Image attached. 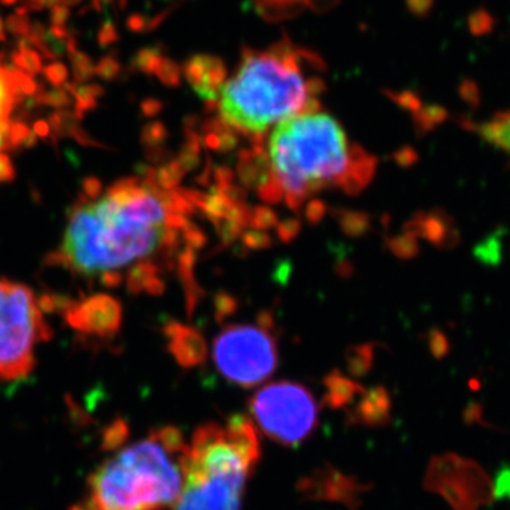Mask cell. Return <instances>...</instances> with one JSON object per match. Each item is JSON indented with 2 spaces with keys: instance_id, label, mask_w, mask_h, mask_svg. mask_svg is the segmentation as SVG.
I'll return each mask as SVG.
<instances>
[{
  "instance_id": "34",
  "label": "cell",
  "mask_w": 510,
  "mask_h": 510,
  "mask_svg": "<svg viewBox=\"0 0 510 510\" xmlns=\"http://www.w3.org/2000/svg\"><path fill=\"white\" fill-rule=\"evenodd\" d=\"M16 177L12 159L6 153L0 152V183L13 182Z\"/></svg>"
},
{
  "instance_id": "20",
  "label": "cell",
  "mask_w": 510,
  "mask_h": 510,
  "mask_svg": "<svg viewBox=\"0 0 510 510\" xmlns=\"http://www.w3.org/2000/svg\"><path fill=\"white\" fill-rule=\"evenodd\" d=\"M70 62H71V69H73V83L86 84L95 76V64L93 59L86 53L79 52L78 49L70 53Z\"/></svg>"
},
{
  "instance_id": "41",
  "label": "cell",
  "mask_w": 510,
  "mask_h": 510,
  "mask_svg": "<svg viewBox=\"0 0 510 510\" xmlns=\"http://www.w3.org/2000/svg\"><path fill=\"white\" fill-rule=\"evenodd\" d=\"M115 0H93L94 9L97 12H103L105 6L114 4Z\"/></svg>"
},
{
  "instance_id": "12",
  "label": "cell",
  "mask_w": 510,
  "mask_h": 510,
  "mask_svg": "<svg viewBox=\"0 0 510 510\" xmlns=\"http://www.w3.org/2000/svg\"><path fill=\"white\" fill-rule=\"evenodd\" d=\"M169 350L183 367L202 365L206 358V345L201 334L182 325L172 324L166 328Z\"/></svg>"
},
{
  "instance_id": "26",
  "label": "cell",
  "mask_w": 510,
  "mask_h": 510,
  "mask_svg": "<svg viewBox=\"0 0 510 510\" xmlns=\"http://www.w3.org/2000/svg\"><path fill=\"white\" fill-rule=\"evenodd\" d=\"M43 73H45V79L52 84L54 88H62L66 86L67 79H69V69L66 64L62 62H53L47 66L43 67Z\"/></svg>"
},
{
  "instance_id": "40",
  "label": "cell",
  "mask_w": 510,
  "mask_h": 510,
  "mask_svg": "<svg viewBox=\"0 0 510 510\" xmlns=\"http://www.w3.org/2000/svg\"><path fill=\"white\" fill-rule=\"evenodd\" d=\"M33 132L37 135V138L47 139L52 136V129H50L49 122L45 119H38L33 125Z\"/></svg>"
},
{
  "instance_id": "18",
  "label": "cell",
  "mask_w": 510,
  "mask_h": 510,
  "mask_svg": "<svg viewBox=\"0 0 510 510\" xmlns=\"http://www.w3.org/2000/svg\"><path fill=\"white\" fill-rule=\"evenodd\" d=\"M478 132L490 145L497 146L510 155V110L483 122L478 127Z\"/></svg>"
},
{
  "instance_id": "9",
  "label": "cell",
  "mask_w": 510,
  "mask_h": 510,
  "mask_svg": "<svg viewBox=\"0 0 510 510\" xmlns=\"http://www.w3.org/2000/svg\"><path fill=\"white\" fill-rule=\"evenodd\" d=\"M70 328L88 336L114 338L121 328V304L107 293H98L77 302L76 307L62 315Z\"/></svg>"
},
{
  "instance_id": "14",
  "label": "cell",
  "mask_w": 510,
  "mask_h": 510,
  "mask_svg": "<svg viewBox=\"0 0 510 510\" xmlns=\"http://www.w3.org/2000/svg\"><path fill=\"white\" fill-rule=\"evenodd\" d=\"M325 404L333 410L348 407L358 394L365 393V387L352 379L343 376L341 373L333 372L325 379Z\"/></svg>"
},
{
  "instance_id": "35",
  "label": "cell",
  "mask_w": 510,
  "mask_h": 510,
  "mask_svg": "<svg viewBox=\"0 0 510 510\" xmlns=\"http://www.w3.org/2000/svg\"><path fill=\"white\" fill-rule=\"evenodd\" d=\"M148 21L149 18H146L145 14L132 13L127 19L128 30L132 31V33H145L148 31Z\"/></svg>"
},
{
  "instance_id": "30",
  "label": "cell",
  "mask_w": 510,
  "mask_h": 510,
  "mask_svg": "<svg viewBox=\"0 0 510 510\" xmlns=\"http://www.w3.org/2000/svg\"><path fill=\"white\" fill-rule=\"evenodd\" d=\"M118 40H119V33H118L117 26L114 25V21H111L110 18L105 19L100 30H98V45L103 49H105V47L115 45Z\"/></svg>"
},
{
  "instance_id": "11",
  "label": "cell",
  "mask_w": 510,
  "mask_h": 510,
  "mask_svg": "<svg viewBox=\"0 0 510 510\" xmlns=\"http://www.w3.org/2000/svg\"><path fill=\"white\" fill-rule=\"evenodd\" d=\"M185 76L197 93L216 100L218 91L227 79V69L218 57L197 54L190 57L185 64Z\"/></svg>"
},
{
  "instance_id": "27",
  "label": "cell",
  "mask_w": 510,
  "mask_h": 510,
  "mask_svg": "<svg viewBox=\"0 0 510 510\" xmlns=\"http://www.w3.org/2000/svg\"><path fill=\"white\" fill-rule=\"evenodd\" d=\"M9 71H11L12 76H13L14 83L18 86L19 95H25V97H33V95H37L40 91H38L37 83L35 79L31 78L29 74L23 73L21 70L16 69V67H7Z\"/></svg>"
},
{
  "instance_id": "23",
  "label": "cell",
  "mask_w": 510,
  "mask_h": 510,
  "mask_svg": "<svg viewBox=\"0 0 510 510\" xmlns=\"http://www.w3.org/2000/svg\"><path fill=\"white\" fill-rule=\"evenodd\" d=\"M160 62H162V55H160L159 47H145L135 54L132 66L142 73L152 74L155 73Z\"/></svg>"
},
{
  "instance_id": "17",
  "label": "cell",
  "mask_w": 510,
  "mask_h": 510,
  "mask_svg": "<svg viewBox=\"0 0 510 510\" xmlns=\"http://www.w3.org/2000/svg\"><path fill=\"white\" fill-rule=\"evenodd\" d=\"M64 88L74 98L73 112L78 121L83 119L86 112L98 107V100L103 95V86L95 83H67Z\"/></svg>"
},
{
  "instance_id": "25",
  "label": "cell",
  "mask_w": 510,
  "mask_h": 510,
  "mask_svg": "<svg viewBox=\"0 0 510 510\" xmlns=\"http://www.w3.org/2000/svg\"><path fill=\"white\" fill-rule=\"evenodd\" d=\"M121 70V62L118 60L114 53H111V54L103 57V59L98 62V64H95V76L105 79V81H112V79L119 76Z\"/></svg>"
},
{
  "instance_id": "24",
  "label": "cell",
  "mask_w": 510,
  "mask_h": 510,
  "mask_svg": "<svg viewBox=\"0 0 510 510\" xmlns=\"http://www.w3.org/2000/svg\"><path fill=\"white\" fill-rule=\"evenodd\" d=\"M31 132L33 129H30L25 122H9L4 149L26 148Z\"/></svg>"
},
{
  "instance_id": "28",
  "label": "cell",
  "mask_w": 510,
  "mask_h": 510,
  "mask_svg": "<svg viewBox=\"0 0 510 510\" xmlns=\"http://www.w3.org/2000/svg\"><path fill=\"white\" fill-rule=\"evenodd\" d=\"M166 86H177L180 81V67L170 59H162L155 71Z\"/></svg>"
},
{
  "instance_id": "10",
  "label": "cell",
  "mask_w": 510,
  "mask_h": 510,
  "mask_svg": "<svg viewBox=\"0 0 510 510\" xmlns=\"http://www.w3.org/2000/svg\"><path fill=\"white\" fill-rule=\"evenodd\" d=\"M367 489L369 488L365 483L339 473L331 465L317 469L298 483V490L307 499L338 502L349 509L360 506L363 493Z\"/></svg>"
},
{
  "instance_id": "19",
  "label": "cell",
  "mask_w": 510,
  "mask_h": 510,
  "mask_svg": "<svg viewBox=\"0 0 510 510\" xmlns=\"http://www.w3.org/2000/svg\"><path fill=\"white\" fill-rule=\"evenodd\" d=\"M128 435H129V427L128 423L122 418H117L108 425L103 432V451H114L119 448L125 441H127Z\"/></svg>"
},
{
  "instance_id": "13",
  "label": "cell",
  "mask_w": 510,
  "mask_h": 510,
  "mask_svg": "<svg viewBox=\"0 0 510 510\" xmlns=\"http://www.w3.org/2000/svg\"><path fill=\"white\" fill-rule=\"evenodd\" d=\"M390 397L382 387L365 391L356 408L349 411L348 420L352 424L384 425L390 420Z\"/></svg>"
},
{
  "instance_id": "7",
  "label": "cell",
  "mask_w": 510,
  "mask_h": 510,
  "mask_svg": "<svg viewBox=\"0 0 510 510\" xmlns=\"http://www.w3.org/2000/svg\"><path fill=\"white\" fill-rule=\"evenodd\" d=\"M250 413L267 437L285 447L302 444L317 427V400L300 382L262 387L250 400Z\"/></svg>"
},
{
  "instance_id": "1",
  "label": "cell",
  "mask_w": 510,
  "mask_h": 510,
  "mask_svg": "<svg viewBox=\"0 0 510 510\" xmlns=\"http://www.w3.org/2000/svg\"><path fill=\"white\" fill-rule=\"evenodd\" d=\"M186 228L182 199L160 186L152 172L145 179L125 177L95 201L79 194L62 247L47 254L45 266L95 276L155 264L151 259L172 254Z\"/></svg>"
},
{
  "instance_id": "32",
  "label": "cell",
  "mask_w": 510,
  "mask_h": 510,
  "mask_svg": "<svg viewBox=\"0 0 510 510\" xmlns=\"http://www.w3.org/2000/svg\"><path fill=\"white\" fill-rule=\"evenodd\" d=\"M81 187H83V196L88 201H95L103 193V182L98 177H86Z\"/></svg>"
},
{
  "instance_id": "6",
  "label": "cell",
  "mask_w": 510,
  "mask_h": 510,
  "mask_svg": "<svg viewBox=\"0 0 510 510\" xmlns=\"http://www.w3.org/2000/svg\"><path fill=\"white\" fill-rule=\"evenodd\" d=\"M53 338L30 288L0 280V382H14L35 369L38 341Z\"/></svg>"
},
{
  "instance_id": "16",
  "label": "cell",
  "mask_w": 510,
  "mask_h": 510,
  "mask_svg": "<svg viewBox=\"0 0 510 510\" xmlns=\"http://www.w3.org/2000/svg\"><path fill=\"white\" fill-rule=\"evenodd\" d=\"M18 86L7 67L0 66V149L6 144V131L9 127V114L18 100Z\"/></svg>"
},
{
  "instance_id": "5",
  "label": "cell",
  "mask_w": 510,
  "mask_h": 510,
  "mask_svg": "<svg viewBox=\"0 0 510 510\" xmlns=\"http://www.w3.org/2000/svg\"><path fill=\"white\" fill-rule=\"evenodd\" d=\"M261 449L254 424L234 415L227 424L207 423L194 432L183 459L182 493L172 510H240L245 483Z\"/></svg>"
},
{
  "instance_id": "29",
  "label": "cell",
  "mask_w": 510,
  "mask_h": 510,
  "mask_svg": "<svg viewBox=\"0 0 510 510\" xmlns=\"http://www.w3.org/2000/svg\"><path fill=\"white\" fill-rule=\"evenodd\" d=\"M4 28L11 31L12 35L18 36V38L28 37L30 36L31 21L29 16L14 13L7 16Z\"/></svg>"
},
{
  "instance_id": "8",
  "label": "cell",
  "mask_w": 510,
  "mask_h": 510,
  "mask_svg": "<svg viewBox=\"0 0 510 510\" xmlns=\"http://www.w3.org/2000/svg\"><path fill=\"white\" fill-rule=\"evenodd\" d=\"M218 373L235 386H259L278 366V346L268 326L230 325L214 339Z\"/></svg>"
},
{
  "instance_id": "21",
  "label": "cell",
  "mask_w": 510,
  "mask_h": 510,
  "mask_svg": "<svg viewBox=\"0 0 510 510\" xmlns=\"http://www.w3.org/2000/svg\"><path fill=\"white\" fill-rule=\"evenodd\" d=\"M14 67L29 76H37L43 71L42 57L35 49L14 50L12 53Z\"/></svg>"
},
{
  "instance_id": "43",
  "label": "cell",
  "mask_w": 510,
  "mask_h": 510,
  "mask_svg": "<svg viewBox=\"0 0 510 510\" xmlns=\"http://www.w3.org/2000/svg\"><path fill=\"white\" fill-rule=\"evenodd\" d=\"M4 21H2V18H0V42H4V40H6V30H4Z\"/></svg>"
},
{
  "instance_id": "37",
  "label": "cell",
  "mask_w": 510,
  "mask_h": 510,
  "mask_svg": "<svg viewBox=\"0 0 510 510\" xmlns=\"http://www.w3.org/2000/svg\"><path fill=\"white\" fill-rule=\"evenodd\" d=\"M339 4H341V0H307L305 6L309 7L317 13H324V12L332 11Z\"/></svg>"
},
{
  "instance_id": "36",
  "label": "cell",
  "mask_w": 510,
  "mask_h": 510,
  "mask_svg": "<svg viewBox=\"0 0 510 510\" xmlns=\"http://www.w3.org/2000/svg\"><path fill=\"white\" fill-rule=\"evenodd\" d=\"M36 305L42 314H57L54 293H43L42 297L36 300Z\"/></svg>"
},
{
  "instance_id": "15",
  "label": "cell",
  "mask_w": 510,
  "mask_h": 510,
  "mask_svg": "<svg viewBox=\"0 0 510 510\" xmlns=\"http://www.w3.org/2000/svg\"><path fill=\"white\" fill-rule=\"evenodd\" d=\"M255 12L268 23H283L304 13L305 4L295 0H254Z\"/></svg>"
},
{
  "instance_id": "22",
  "label": "cell",
  "mask_w": 510,
  "mask_h": 510,
  "mask_svg": "<svg viewBox=\"0 0 510 510\" xmlns=\"http://www.w3.org/2000/svg\"><path fill=\"white\" fill-rule=\"evenodd\" d=\"M36 103L45 107L55 108L57 111L67 110V108L74 105V98L66 88H54L50 91H40L36 95Z\"/></svg>"
},
{
  "instance_id": "2",
  "label": "cell",
  "mask_w": 510,
  "mask_h": 510,
  "mask_svg": "<svg viewBox=\"0 0 510 510\" xmlns=\"http://www.w3.org/2000/svg\"><path fill=\"white\" fill-rule=\"evenodd\" d=\"M261 156V193L293 209L325 190L355 193L374 173V158L319 103L276 125Z\"/></svg>"
},
{
  "instance_id": "3",
  "label": "cell",
  "mask_w": 510,
  "mask_h": 510,
  "mask_svg": "<svg viewBox=\"0 0 510 510\" xmlns=\"http://www.w3.org/2000/svg\"><path fill=\"white\" fill-rule=\"evenodd\" d=\"M325 69L317 53L293 45L286 35L268 50L244 47L234 76L216 97L220 121L243 136H262L319 103Z\"/></svg>"
},
{
  "instance_id": "47",
  "label": "cell",
  "mask_w": 510,
  "mask_h": 510,
  "mask_svg": "<svg viewBox=\"0 0 510 510\" xmlns=\"http://www.w3.org/2000/svg\"><path fill=\"white\" fill-rule=\"evenodd\" d=\"M295 2H300V4H305V2H307V0H295Z\"/></svg>"
},
{
  "instance_id": "42",
  "label": "cell",
  "mask_w": 510,
  "mask_h": 510,
  "mask_svg": "<svg viewBox=\"0 0 510 510\" xmlns=\"http://www.w3.org/2000/svg\"><path fill=\"white\" fill-rule=\"evenodd\" d=\"M70 510H95V509H94V507H91L90 505L86 504V502H83V504L76 505V506L71 507V509Z\"/></svg>"
},
{
  "instance_id": "31",
  "label": "cell",
  "mask_w": 510,
  "mask_h": 510,
  "mask_svg": "<svg viewBox=\"0 0 510 510\" xmlns=\"http://www.w3.org/2000/svg\"><path fill=\"white\" fill-rule=\"evenodd\" d=\"M67 135L70 138L76 139L79 145L86 146V148H101L100 142L91 138V135L79 125V122L70 125Z\"/></svg>"
},
{
  "instance_id": "38",
  "label": "cell",
  "mask_w": 510,
  "mask_h": 510,
  "mask_svg": "<svg viewBox=\"0 0 510 510\" xmlns=\"http://www.w3.org/2000/svg\"><path fill=\"white\" fill-rule=\"evenodd\" d=\"M124 280L125 276L121 273H118V271H108V273H103L100 276L101 284L103 286H107V288H118L124 283Z\"/></svg>"
},
{
  "instance_id": "44",
  "label": "cell",
  "mask_w": 510,
  "mask_h": 510,
  "mask_svg": "<svg viewBox=\"0 0 510 510\" xmlns=\"http://www.w3.org/2000/svg\"><path fill=\"white\" fill-rule=\"evenodd\" d=\"M62 4L66 6H77V4H83L84 0H62Z\"/></svg>"
},
{
  "instance_id": "4",
  "label": "cell",
  "mask_w": 510,
  "mask_h": 510,
  "mask_svg": "<svg viewBox=\"0 0 510 510\" xmlns=\"http://www.w3.org/2000/svg\"><path fill=\"white\" fill-rule=\"evenodd\" d=\"M186 449L177 428L153 430L94 471L86 504L95 510L172 509L185 483Z\"/></svg>"
},
{
  "instance_id": "46",
  "label": "cell",
  "mask_w": 510,
  "mask_h": 510,
  "mask_svg": "<svg viewBox=\"0 0 510 510\" xmlns=\"http://www.w3.org/2000/svg\"><path fill=\"white\" fill-rule=\"evenodd\" d=\"M127 2L128 0H119V6H121V9H125V7H127Z\"/></svg>"
},
{
  "instance_id": "33",
  "label": "cell",
  "mask_w": 510,
  "mask_h": 510,
  "mask_svg": "<svg viewBox=\"0 0 510 510\" xmlns=\"http://www.w3.org/2000/svg\"><path fill=\"white\" fill-rule=\"evenodd\" d=\"M71 16V11L66 4H55L50 12V23L57 28H66L67 21Z\"/></svg>"
},
{
  "instance_id": "45",
  "label": "cell",
  "mask_w": 510,
  "mask_h": 510,
  "mask_svg": "<svg viewBox=\"0 0 510 510\" xmlns=\"http://www.w3.org/2000/svg\"><path fill=\"white\" fill-rule=\"evenodd\" d=\"M19 0H0V4H4V6H13V4H18Z\"/></svg>"
},
{
  "instance_id": "39",
  "label": "cell",
  "mask_w": 510,
  "mask_h": 510,
  "mask_svg": "<svg viewBox=\"0 0 510 510\" xmlns=\"http://www.w3.org/2000/svg\"><path fill=\"white\" fill-rule=\"evenodd\" d=\"M25 6L28 7L29 11L40 12L45 9V7H54L55 4H60L62 0H25Z\"/></svg>"
}]
</instances>
